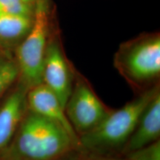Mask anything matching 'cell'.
<instances>
[{
	"mask_svg": "<svg viewBox=\"0 0 160 160\" xmlns=\"http://www.w3.org/2000/svg\"><path fill=\"white\" fill-rule=\"evenodd\" d=\"M80 147L59 124L28 110L0 160H62Z\"/></svg>",
	"mask_w": 160,
	"mask_h": 160,
	"instance_id": "cell-1",
	"label": "cell"
},
{
	"mask_svg": "<svg viewBox=\"0 0 160 160\" xmlns=\"http://www.w3.org/2000/svg\"><path fill=\"white\" fill-rule=\"evenodd\" d=\"M113 66L135 94L160 85V33L146 32L120 44Z\"/></svg>",
	"mask_w": 160,
	"mask_h": 160,
	"instance_id": "cell-2",
	"label": "cell"
},
{
	"mask_svg": "<svg viewBox=\"0 0 160 160\" xmlns=\"http://www.w3.org/2000/svg\"><path fill=\"white\" fill-rule=\"evenodd\" d=\"M159 90L160 85L136 95L120 108L112 110L93 131L79 137L81 148L99 154L122 156L142 113Z\"/></svg>",
	"mask_w": 160,
	"mask_h": 160,
	"instance_id": "cell-3",
	"label": "cell"
},
{
	"mask_svg": "<svg viewBox=\"0 0 160 160\" xmlns=\"http://www.w3.org/2000/svg\"><path fill=\"white\" fill-rule=\"evenodd\" d=\"M56 11L51 0H36L33 25L27 36L14 51L19 70L18 82L28 90L42 83V70Z\"/></svg>",
	"mask_w": 160,
	"mask_h": 160,
	"instance_id": "cell-4",
	"label": "cell"
},
{
	"mask_svg": "<svg viewBox=\"0 0 160 160\" xmlns=\"http://www.w3.org/2000/svg\"><path fill=\"white\" fill-rule=\"evenodd\" d=\"M112 110L99 97L87 78L77 70L65 111L79 139L93 131Z\"/></svg>",
	"mask_w": 160,
	"mask_h": 160,
	"instance_id": "cell-5",
	"label": "cell"
},
{
	"mask_svg": "<svg viewBox=\"0 0 160 160\" xmlns=\"http://www.w3.org/2000/svg\"><path fill=\"white\" fill-rule=\"evenodd\" d=\"M77 71L66 56L61 32L56 20L44 58L42 83L55 93L64 108L71 92Z\"/></svg>",
	"mask_w": 160,
	"mask_h": 160,
	"instance_id": "cell-6",
	"label": "cell"
},
{
	"mask_svg": "<svg viewBox=\"0 0 160 160\" xmlns=\"http://www.w3.org/2000/svg\"><path fill=\"white\" fill-rule=\"evenodd\" d=\"M0 105V157L8 148L28 111V89L17 81Z\"/></svg>",
	"mask_w": 160,
	"mask_h": 160,
	"instance_id": "cell-7",
	"label": "cell"
},
{
	"mask_svg": "<svg viewBox=\"0 0 160 160\" xmlns=\"http://www.w3.org/2000/svg\"><path fill=\"white\" fill-rule=\"evenodd\" d=\"M26 101L29 111L59 124L75 139L79 140L69 122L62 104L44 84L40 83L28 90Z\"/></svg>",
	"mask_w": 160,
	"mask_h": 160,
	"instance_id": "cell-8",
	"label": "cell"
},
{
	"mask_svg": "<svg viewBox=\"0 0 160 160\" xmlns=\"http://www.w3.org/2000/svg\"><path fill=\"white\" fill-rule=\"evenodd\" d=\"M160 140V90L152 97L140 116L133 133L124 147L122 156Z\"/></svg>",
	"mask_w": 160,
	"mask_h": 160,
	"instance_id": "cell-9",
	"label": "cell"
},
{
	"mask_svg": "<svg viewBox=\"0 0 160 160\" xmlns=\"http://www.w3.org/2000/svg\"><path fill=\"white\" fill-rule=\"evenodd\" d=\"M33 20V17L0 13V49L15 51L31 30Z\"/></svg>",
	"mask_w": 160,
	"mask_h": 160,
	"instance_id": "cell-10",
	"label": "cell"
},
{
	"mask_svg": "<svg viewBox=\"0 0 160 160\" xmlns=\"http://www.w3.org/2000/svg\"><path fill=\"white\" fill-rule=\"evenodd\" d=\"M19 79V70L13 57L0 66V99L13 88Z\"/></svg>",
	"mask_w": 160,
	"mask_h": 160,
	"instance_id": "cell-11",
	"label": "cell"
},
{
	"mask_svg": "<svg viewBox=\"0 0 160 160\" xmlns=\"http://www.w3.org/2000/svg\"><path fill=\"white\" fill-rule=\"evenodd\" d=\"M34 6L24 0H0V13L33 17Z\"/></svg>",
	"mask_w": 160,
	"mask_h": 160,
	"instance_id": "cell-12",
	"label": "cell"
},
{
	"mask_svg": "<svg viewBox=\"0 0 160 160\" xmlns=\"http://www.w3.org/2000/svg\"><path fill=\"white\" fill-rule=\"evenodd\" d=\"M62 160H130L125 156L105 155L96 153L79 148Z\"/></svg>",
	"mask_w": 160,
	"mask_h": 160,
	"instance_id": "cell-13",
	"label": "cell"
},
{
	"mask_svg": "<svg viewBox=\"0 0 160 160\" xmlns=\"http://www.w3.org/2000/svg\"><path fill=\"white\" fill-rule=\"evenodd\" d=\"M124 156L130 160H160V140Z\"/></svg>",
	"mask_w": 160,
	"mask_h": 160,
	"instance_id": "cell-14",
	"label": "cell"
},
{
	"mask_svg": "<svg viewBox=\"0 0 160 160\" xmlns=\"http://www.w3.org/2000/svg\"><path fill=\"white\" fill-rule=\"evenodd\" d=\"M11 58H12V56L10 52L0 49V66Z\"/></svg>",
	"mask_w": 160,
	"mask_h": 160,
	"instance_id": "cell-15",
	"label": "cell"
},
{
	"mask_svg": "<svg viewBox=\"0 0 160 160\" xmlns=\"http://www.w3.org/2000/svg\"><path fill=\"white\" fill-rule=\"evenodd\" d=\"M24 1L25 2L30 4V5H35V2H36V0H24Z\"/></svg>",
	"mask_w": 160,
	"mask_h": 160,
	"instance_id": "cell-16",
	"label": "cell"
}]
</instances>
